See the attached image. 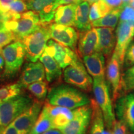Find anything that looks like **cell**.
Here are the masks:
<instances>
[{
	"instance_id": "11",
	"label": "cell",
	"mask_w": 134,
	"mask_h": 134,
	"mask_svg": "<svg viewBox=\"0 0 134 134\" xmlns=\"http://www.w3.org/2000/svg\"><path fill=\"white\" fill-rule=\"evenodd\" d=\"M49 33L50 38L59 44L73 50L76 48L78 34L71 26L52 23L49 25Z\"/></svg>"
},
{
	"instance_id": "27",
	"label": "cell",
	"mask_w": 134,
	"mask_h": 134,
	"mask_svg": "<svg viewBox=\"0 0 134 134\" xmlns=\"http://www.w3.org/2000/svg\"><path fill=\"white\" fill-rule=\"evenodd\" d=\"M23 87L19 83L0 86V103L21 94Z\"/></svg>"
},
{
	"instance_id": "33",
	"label": "cell",
	"mask_w": 134,
	"mask_h": 134,
	"mask_svg": "<svg viewBox=\"0 0 134 134\" xmlns=\"http://www.w3.org/2000/svg\"><path fill=\"white\" fill-rule=\"evenodd\" d=\"M124 63H125L126 67L131 66L134 65V41L131 42L127 48Z\"/></svg>"
},
{
	"instance_id": "23",
	"label": "cell",
	"mask_w": 134,
	"mask_h": 134,
	"mask_svg": "<svg viewBox=\"0 0 134 134\" xmlns=\"http://www.w3.org/2000/svg\"><path fill=\"white\" fill-rule=\"evenodd\" d=\"M76 4L71 3L58 6L55 13V23L63 26H74Z\"/></svg>"
},
{
	"instance_id": "17",
	"label": "cell",
	"mask_w": 134,
	"mask_h": 134,
	"mask_svg": "<svg viewBox=\"0 0 134 134\" xmlns=\"http://www.w3.org/2000/svg\"><path fill=\"white\" fill-rule=\"evenodd\" d=\"M43 107L51 117L53 129H60L62 128L73 118V111L67 108L52 105L48 102L45 103Z\"/></svg>"
},
{
	"instance_id": "25",
	"label": "cell",
	"mask_w": 134,
	"mask_h": 134,
	"mask_svg": "<svg viewBox=\"0 0 134 134\" xmlns=\"http://www.w3.org/2000/svg\"><path fill=\"white\" fill-rule=\"evenodd\" d=\"M122 8L112 10L103 18L91 22L93 27H111L114 29L118 23L120 13Z\"/></svg>"
},
{
	"instance_id": "29",
	"label": "cell",
	"mask_w": 134,
	"mask_h": 134,
	"mask_svg": "<svg viewBox=\"0 0 134 134\" xmlns=\"http://www.w3.org/2000/svg\"><path fill=\"white\" fill-rule=\"evenodd\" d=\"M122 88L126 93L134 90V65L125 71L122 75Z\"/></svg>"
},
{
	"instance_id": "22",
	"label": "cell",
	"mask_w": 134,
	"mask_h": 134,
	"mask_svg": "<svg viewBox=\"0 0 134 134\" xmlns=\"http://www.w3.org/2000/svg\"><path fill=\"white\" fill-rule=\"evenodd\" d=\"M39 59L44 67L46 78L47 82L52 83L61 76L62 73V68L52 55L44 50Z\"/></svg>"
},
{
	"instance_id": "28",
	"label": "cell",
	"mask_w": 134,
	"mask_h": 134,
	"mask_svg": "<svg viewBox=\"0 0 134 134\" xmlns=\"http://www.w3.org/2000/svg\"><path fill=\"white\" fill-rule=\"evenodd\" d=\"M26 88L38 100H43L47 94L48 83L43 80L37 81L29 85Z\"/></svg>"
},
{
	"instance_id": "37",
	"label": "cell",
	"mask_w": 134,
	"mask_h": 134,
	"mask_svg": "<svg viewBox=\"0 0 134 134\" xmlns=\"http://www.w3.org/2000/svg\"><path fill=\"white\" fill-rule=\"evenodd\" d=\"M1 134H21L19 133V132L16 129V128L14 125H13V124H10L9 125H8L4 130H3V132H1Z\"/></svg>"
},
{
	"instance_id": "38",
	"label": "cell",
	"mask_w": 134,
	"mask_h": 134,
	"mask_svg": "<svg viewBox=\"0 0 134 134\" xmlns=\"http://www.w3.org/2000/svg\"><path fill=\"white\" fill-rule=\"evenodd\" d=\"M14 0H0L1 11L3 13H7L10 4Z\"/></svg>"
},
{
	"instance_id": "7",
	"label": "cell",
	"mask_w": 134,
	"mask_h": 134,
	"mask_svg": "<svg viewBox=\"0 0 134 134\" xmlns=\"http://www.w3.org/2000/svg\"><path fill=\"white\" fill-rule=\"evenodd\" d=\"M63 79L65 83L83 91L90 92L93 89L91 77L80 59L64 68Z\"/></svg>"
},
{
	"instance_id": "12",
	"label": "cell",
	"mask_w": 134,
	"mask_h": 134,
	"mask_svg": "<svg viewBox=\"0 0 134 134\" xmlns=\"http://www.w3.org/2000/svg\"><path fill=\"white\" fill-rule=\"evenodd\" d=\"M42 109V102L34 100L31 106L12 122L13 125L21 134H29L37 120Z\"/></svg>"
},
{
	"instance_id": "14",
	"label": "cell",
	"mask_w": 134,
	"mask_h": 134,
	"mask_svg": "<svg viewBox=\"0 0 134 134\" xmlns=\"http://www.w3.org/2000/svg\"><path fill=\"white\" fill-rule=\"evenodd\" d=\"M122 65L115 54L109 60L106 68L107 80L113 93V100L115 102L120 96V93L123 91L121 75Z\"/></svg>"
},
{
	"instance_id": "48",
	"label": "cell",
	"mask_w": 134,
	"mask_h": 134,
	"mask_svg": "<svg viewBox=\"0 0 134 134\" xmlns=\"http://www.w3.org/2000/svg\"><path fill=\"white\" fill-rule=\"evenodd\" d=\"M0 52H1V48H0Z\"/></svg>"
},
{
	"instance_id": "13",
	"label": "cell",
	"mask_w": 134,
	"mask_h": 134,
	"mask_svg": "<svg viewBox=\"0 0 134 134\" xmlns=\"http://www.w3.org/2000/svg\"><path fill=\"white\" fill-rule=\"evenodd\" d=\"M45 51L52 55L63 69L79 59L74 50L59 44L52 39L48 40Z\"/></svg>"
},
{
	"instance_id": "1",
	"label": "cell",
	"mask_w": 134,
	"mask_h": 134,
	"mask_svg": "<svg viewBox=\"0 0 134 134\" xmlns=\"http://www.w3.org/2000/svg\"><path fill=\"white\" fill-rule=\"evenodd\" d=\"M48 103L53 105L67 108L70 109L83 106L90 103L89 97L75 86L60 85L52 88L47 94Z\"/></svg>"
},
{
	"instance_id": "16",
	"label": "cell",
	"mask_w": 134,
	"mask_h": 134,
	"mask_svg": "<svg viewBox=\"0 0 134 134\" xmlns=\"http://www.w3.org/2000/svg\"><path fill=\"white\" fill-rule=\"evenodd\" d=\"M46 78V72L43 64L40 61H37L26 65L22 72L19 83L23 88H26L31 84L43 81Z\"/></svg>"
},
{
	"instance_id": "46",
	"label": "cell",
	"mask_w": 134,
	"mask_h": 134,
	"mask_svg": "<svg viewBox=\"0 0 134 134\" xmlns=\"http://www.w3.org/2000/svg\"><path fill=\"white\" fill-rule=\"evenodd\" d=\"M0 11H1V4H0Z\"/></svg>"
},
{
	"instance_id": "24",
	"label": "cell",
	"mask_w": 134,
	"mask_h": 134,
	"mask_svg": "<svg viewBox=\"0 0 134 134\" xmlns=\"http://www.w3.org/2000/svg\"><path fill=\"white\" fill-rule=\"evenodd\" d=\"M90 103L92 108V115L90 134H104L105 125L103 113L96 100L91 99Z\"/></svg>"
},
{
	"instance_id": "41",
	"label": "cell",
	"mask_w": 134,
	"mask_h": 134,
	"mask_svg": "<svg viewBox=\"0 0 134 134\" xmlns=\"http://www.w3.org/2000/svg\"><path fill=\"white\" fill-rule=\"evenodd\" d=\"M41 134H63L62 133L61 131L58 129H50L48 131L46 132H43V133Z\"/></svg>"
},
{
	"instance_id": "42",
	"label": "cell",
	"mask_w": 134,
	"mask_h": 134,
	"mask_svg": "<svg viewBox=\"0 0 134 134\" xmlns=\"http://www.w3.org/2000/svg\"><path fill=\"white\" fill-rule=\"evenodd\" d=\"M4 60L3 57L1 54V52H0V70H1L4 68Z\"/></svg>"
},
{
	"instance_id": "21",
	"label": "cell",
	"mask_w": 134,
	"mask_h": 134,
	"mask_svg": "<svg viewBox=\"0 0 134 134\" xmlns=\"http://www.w3.org/2000/svg\"><path fill=\"white\" fill-rule=\"evenodd\" d=\"M90 8V4L85 0H81L76 4L74 26L80 32L92 28L91 23L89 18Z\"/></svg>"
},
{
	"instance_id": "3",
	"label": "cell",
	"mask_w": 134,
	"mask_h": 134,
	"mask_svg": "<svg viewBox=\"0 0 134 134\" xmlns=\"http://www.w3.org/2000/svg\"><path fill=\"white\" fill-rule=\"evenodd\" d=\"M34 100L26 94H19L0 103V134L8 125L24 113Z\"/></svg>"
},
{
	"instance_id": "8",
	"label": "cell",
	"mask_w": 134,
	"mask_h": 134,
	"mask_svg": "<svg viewBox=\"0 0 134 134\" xmlns=\"http://www.w3.org/2000/svg\"><path fill=\"white\" fill-rule=\"evenodd\" d=\"M72 119L58 129L63 134H85L91 120L92 108L86 104L74 109Z\"/></svg>"
},
{
	"instance_id": "19",
	"label": "cell",
	"mask_w": 134,
	"mask_h": 134,
	"mask_svg": "<svg viewBox=\"0 0 134 134\" xmlns=\"http://www.w3.org/2000/svg\"><path fill=\"white\" fill-rule=\"evenodd\" d=\"M111 27H98L96 29L98 36V52L109 58L113 54L116 43V37Z\"/></svg>"
},
{
	"instance_id": "4",
	"label": "cell",
	"mask_w": 134,
	"mask_h": 134,
	"mask_svg": "<svg viewBox=\"0 0 134 134\" xmlns=\"http://www.w3.org/2000/svg\"><path fill=\"white\" fill-rule=\"evenodd\" d=\"M49 25L41 24L36 31L21 41L28 61L36 62L44 52L47 42L50 38Z\"/></svg>"
},
{
	"instance_id": "26",
	"label": "cell",
	"mask_w": 134,
	"mask_h": 134,
	"mask_svg": "<svg viewBox=\"0 0 134 134\" xmlns=\"http://www.w3.org/2000/svg\"><path fill=\"white\" fill-rule=\"evenodd\" d=\"M52 129L53 128L51 117L43 107L37 120L29 134H41Z\"/></svg>"
},
{
	"instance_id": "39",
	"label": "cell",
	"mask_w": 134,
	"mask_h": 134,
	"mask_svg": "<svg viewBox=\"0 0 134 134\" xmlns=\"http://www.w3.org/2000/svg\"><path fill=\"white\" fill-rule=\"evenodd\" d=\"M6 20V16L5 13L0 11V30L4 29V23Z\"/></svg>"
},
{
	"instance_id": "47",
	"label": "cell",
	"mask_w": 134,
	"mask_h": 134,
	"mask_svg": "<svg viewBox=\"0 0 134 134\" xmlns=\"http://www.w3.org/2000/svg\"><path fill=\"white\" fill-rule=\"evenodd\" d=\"M130 1H134V0H130Z\"/></svg>"
},
{
	"instance_id": "40",
	"label": "cell",
	"mask_w": 134,
	"mask_h": 134,
	"mask_svg": "<svg viewBox=\"0 0 134 134\" xmlns=\"http://www.w3.org/2000/svg\"><path fill=\"white\" fill-rule=\"evenodd\" d=\"M80 1H81V0H60V5L77 3Z\"/></svg>"
},
{
	"instance_id": "31",
	"label": "cell",
	"mask_w": 134,
	"mask_h": 134,
	"mask_svg": "<svg viewBox=\"0 0 134 134\" xmlns=\"http://www.w3.org/2000/svg\"><path fill=\"white\" fill-rule=\"evenodd\" d=\"M16 41H17L16 37L12 31L6 28L0 30V48Z\"/></svg>"
},
{
	"instance_id": "36",
	"label": "cell",
	"mask_w": 134,
	"mask_h": 134,
	"mask_svg": "<svg viewBox=\"0 0 134 134\" xmlns=\"http://www.w3.org/2000/svg\"><path fill=\"white\" fill-rule=\"evenodd\" d=\"M112 9L123 8L125 6L122 0H103Z\"/></svg>"
},
{
	"instance_id": "20",
	"label": "cell",
	"mask_w": 134,
	"mask_h": 134,
	"mask_svg": "<svg viewBox=\"0 0 134 134\" xmlns=\"http://www.w3.org/2000/svg\"><path fill=\"white\" fill-rule=\"evenodd\" d=\"M83 62L88 73L94 78H105V58L103 53L96 52L83 57Z\"/></svg>"
},
{
	"instance_id": "10",
	"label": "cell",
	"mask_w": 134,
	"mask_h": 134,
	"mask_svg": "<svg viewBox=\"0 0 134 134\" xmlns=\"http://www.w3.org/2000/svg\"><path fill=\"white\" fill-rule=\"evenodd\" d=\"M28 10L38 14L42 24H50L55 17L60 0H24Z\"/></svg>"
},
{
	"instance_id": "35",
	"label": "cell",
	"mask_w": 134,
	"mask_h": 134,
	"mask_svg": "<svg viewBox=\"0 0 134 134\" xmlns=\"http://www.w3.org/2000/svg\"><path fill=\"white\" fill-rule=\"evenodd\" d=\"M89 18H90V21H91V23L102 18L101 14H100V13L99 9L97 2H95L92 4L91 8H90V9Z\"/></svg>"
},
{
	"instance_id": "45",
	"label": "cell",
	"mask_w": 134,
	"mask_h": 134,
	"mask_svg": "<svg viewBox=\"0 0 134 134\" xmlns=\"http://www.w3.org/2000/svg\"><path fill=\"white\" fill-rule=\"evenodd\" d=\"M128 4H129L130 6H131L132 8H134V1H130Z\"/></svg>"
},
{
	"instance_id": "34",
	"label": "cell",
	"mask_w": 134,
	"mask_h": 134,
	"mask_svg": "<svg viewBox=\"0 0 134 134\" xmlns=\"http://www.w3.org/2000/svg\"><path fill=\"white\" fill-rule=\"evenodd\" d=\"M113 134H128V127L123 121L120 120L114 122Z\"/></svg>"
},
{
	"instance_id": "18",
	"label": "cell",
	"mask_w": 134,
	"mask_h": 134,
	"mask_svg": "<svg viewBox=\"0 0 134 134\" xmlns=\"http://www.w3.org/2000/svg\"><path fill=\"white\" fill-rule=\"evenodd\" d=\"M98 36L94 27L81 31L80 33L78 42V52L80 56H87L98 52Z\"/></svg>"
},
{
	"instance_id": "30",
	"label": "cell",
	"mask_w": 134,
	"mask_h": 134,
	"mask_svg": "<svg viewBox=\"0 0 134 134\" xmlns=\"http://www.w3.org/2000/svg\"><path fill=\"white\" fill-rule=\"evenodd\" d=\"M27 9V4L24 0H14L11 3L6 16H13L26 12Z\"/></svg>"
},
{
	"instance_id": "9",
	"label": "cell",
	"mask_w": 134,
	"mask_h": 134,
	"mask_svg": "<svg viewBox=\"0 0 134 134\" xmlns=\"http://www.w3.org/2000/svg\"><path fill=\"white\" fill-rule=\"evenodd\" d=\"M134 37V22L120 21L116 29V43L114 54L119 60L122 66L124 62L127 48Z\"/></svg>"
},
{
	"instance_id": "6",
	"label": "cell",
	"mask_w": 134,
	"mask_h": 134,
	"mask_svg": "<svg viewBox=\"0 0 134 134\" xmlns=\"http://www.w3.org/2000/svg\"><path fill=\"white\" fill-rule=\"evenodd\" d=\"M1 54L4 60L3 76L12 78L18 73L24 63L26 57L24 46L21 41H14L1 49Z\"/></svg>"
},
{
	"instance_id": "15",
	"label": "cell",
	"mask_w": 134,
	"mask_h": 134,
	"mask_svg": "<svg viewBox=\"0 0 134 134\" xmlns=\"http://www.w3.org/2000/svg\"><path fill=\"white\" fill-rule=\"evenodd\" d=\"M115 114L118 120H122L131 131L134 132V94L120 96L115 100Z\"/></svg>"
},
{
	"instance_id": "44",
	"label": "cell",
	"mask_w": 134,
	"mask_h": 134,
	"mask_svg": "<svg viewBox=\"0 0 134 134\" xmlns=\"http://www.w3.org/2000/svg\"><path fill=\"white\" fill-rule=\"evenodd\" d=\"M122 1H123V2L124 3L125 5H127L129 4V3L130 2V0H122Z\"/></svg>"
},
{
	"instance_id": "43",
	"label": "cell",
	"mask_w": 134,
	"mask_h": 134,
	"mask_svg": "<svg viewBox=\"0 0 134 134\" xmlns=\"http://www.w3.org/2000/svg\"><path fill=\"white\" fill-rule=\"evenodd\" d=\"M85 1H88V2L90 3V4H93V3L97 2V1H99V0H85Z\"/></svg>"
},
{
	"instance_id": "5",
	"label": "cell",
	"mask_w": 134,
	"mask_h": 134,
	"mask_svg": "<svg viewBox=\"0 0 134 134\" xmlns=\"http://www.w3.org/2000/svg\"><path fill=\"white\" fill-rule=\"evenodd\" d=\"M93 90L95 100L103 113L105 126L108 130H112L114 122L115 121V115L108 85L105 78H94Z\"/></svg>"
},
{
	"instance_id": "2",
	"label": "cell",
	"mask_w": 134,
	"mask_h": 134,
	"mask_svg": "<svg viewBox=\"0 0 134 134\" xmlns=\"http://www.w3.org/2000/svg\"><path fill=\"white\" fill-rule=\"evenodd\" d=\"M6 16L4 27L14 33L17 41H21L31 34L42 24L38 14L30 10L21 14Z\"/></svg>"
},
{
	"instance_id": "32",
	"label": "cell",
	"mask_w": 134,
	"mask_h": 134,
	"mask_svg": "<svg viewBox=\"0 0 134 134\" xmlns=\"http://www.w3.org/2000/svg\"><path fill=\"white\" fill-rule=\"evenodd\" d=\"M120 21L134 22V8L129 4L125 5L120 13Z\"/></svg>"
}]
</instances>
